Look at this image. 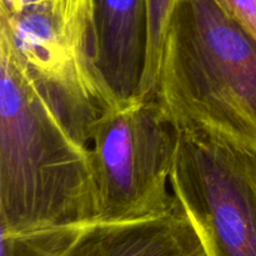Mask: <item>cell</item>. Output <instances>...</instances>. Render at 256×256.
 I'll list each match as a JSON object with an SVG mask.
<instances>
[{"mask_svg":"<svg viewBox=\"0 0 256 256\" xmlns=\"http://www.w3.org/2000/svg\"><path fill=\"white\" fill-rule=\"evenodd\" d=\"M90 145L80 139L0 25V230L98 222Z\"/></svg>","mask_w":256,"mask_h":256,"instance_id":"1","label":"cell"},{"mask_svg":"<svg viewBox=\"0 0 256 256\" xmlns=\"http://www.w3.org/2000/svg\"><path fill=\"white\" fill-rule=\"evenodd\" d=\"M155 99L176 132H209L256 152V39L215 0H179Z\"/></svg>","mask_w":256,"mask_h":256,"instance_id":"2","label":"cell"},{"mask_svg":"<svg viewBox=\"0 0 256 256\" xmlns=\"http://www.w3.org/2000/svg\"><path fill=\"white\" fill-rule=\"evenodd\" d=\"M0 25L75 134L120 102L100 76L94 0H2Z\"/></svg>","mask_w":256,"mask_h":256,"instance_id":"3","label":"cell"},{"mask_svg":"<svg viewBox=\"0 0 256 256\" xmlns=\"http://www.w3.org/2000/svg\"><path fill=\"white\" fill-rule=\"evenodd\" d=\"M99 222L158 216L176 205L170 174L176 130L155 99L132 98L108 109L89 140Z\"/></svg>","mask_w":256,"mask_h":256,"instance_id":"4","label":"cell"},{"mask_svg":"<svg viewBox=\"0 0 256 256\" xmlns=\"http://www.w3.org/2000/svg\"><path fill=\"white\" fill-rule=\"evenodd\" d=\"M59 256L206 255L194 226L176 202L158 216L88 225Z\"/></svg>","mask_w":256,"mask_h":256,"instance_id":"5","label":"cell"},{"mask_svg":"<svg viewBox=\"0 0 256 256\" xmlns=\"http://www.w3.org/2000/svg\"><path fill=\"white\" fill-rule=\"evenodd\" d=\"M100 76L119 100L138 95L146 49L145 0H94Z\"/></svg>","mask_w":256,"mask_h":256,"instance_id":"6","label":"cell"},{"mask_svg":"<svg viewBox=\"0 0 256 256\" xmlns=\"http://www.w3.org/2000/svg\"><path fill=\"white\" fill-rule=\"evenodd\" d=\"M179 0H145L146 5V49L144 72L136 98L154 99L165 38Z\"/></svg>","mask_w":256,"mask_h":256,"instance_id":"7","label":"cell"},{"mask_svg":"<svg viewBox=\"0 0 256 256\" xmlns=\"http://www.w3.org/2000/svg\"><path fill=\"white\" fill-rule=\"evenodd\" d=\"M256 39V0H215Z\"/></svg>","mask_w":256,"mask_h":256,"instance_id":"8","label":"cell"}]
</instances>
